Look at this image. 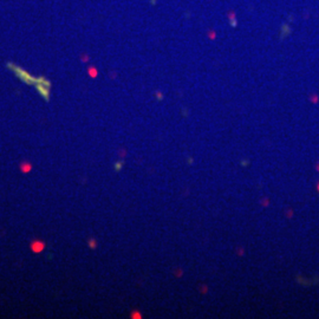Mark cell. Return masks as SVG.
<instances>
[{"instance_id":"cell-1","label":"cell","mask_w":319,"mask_h":319,"mask_svg":"<svg viewBox=\"0 0 319 319\" xmlns=\"http://www.w3.org/2000/svg\"><path fill=\"white\" fill-rule=\"evenodd\" d=\"M36 86H37V90L39 91V94L48 100L49 99L50 88H51V84H50L49 80H46L45 78H39L37 80V83H36Z\"/></svg>"},{"instance_id":"cell-2","label":"cell","mask_w":319,"mask_h":319,"mask_svg":"<svg viewBox=\"0 0 319 319\" xmlns=\"http://www.w3.org/2000/svg\"><path fill=\"white\" fill-rule=\"evenodd\" d=\"M10 66L12 68V70L17 74V76H18L23 82L27 83V84H36V83H37L38 78H34V77L30 76L27 72H25L24 70H22L20 68H17V66H13V65H10Z\"/></svg>"},{"instance_id":"cell-3","label":"cell","mask_w":319,"mask_h":319,"mask_svg":"<svg viewBox=\"0 0 319 319\" xmlns=\"http://www.w3.org/2000/svg\"><path fill=\"white\" fill-rule=\"evenodd\" d=\"M44 248H45V244H44L43 241H40V240H34V241L31 244V249H32V252H34V253H40Z\"/></svg>"},{"instance_id":"cell-4","label":"cell","mask_w":319,"mask_h":319,"mask_svg":"<svg viewBox=\"0 0 319 319\" xmlns=\"http://www.w3.org/2000/svg\"><path fill=\"white\" fill-rule=\"evenodd\" d=\"M31 169H32V166H31V163H28V162H24V163H22V166H20V170L23 173H30L31 172Z\"/></svg>"},{"instance_id":"cell-5","label":"cell","mask_w":319,"mask_h":319,"mask_svg":"<svg viewBox=\"0 0 319 319\" xmlns=\"http://www.w3.org/2000/svg\"><path fill=\"white\" fill-rule=\"evenodd\" d=\"M90 74H91V77H96V74H97V71L96 70H90Z\"/></svg>"},{"instance_id":"cell-6","label":"cell","mask_w":319,"mask_h":319,"mask_svg":"<svg viewBox=\"0 0 319 319\" xmlns=\"http://www.w3.org/2000/svg\"><path fill=\"white\" fill-rule=\"evenodd\" d=\"M90 246H91V247H95V241H94V242L91 241V242H90Z\"/></svg>"},{"instance_id":"cell-7","label":"cell","mask_w":319,"mask_h":319,"mask_svg":"<svg viewBox=\"0 0 319 319\" xmlns=\"http://www.w3.org/2000/svg\"><path fill=\"white\" fill-rule=\"evenodd\" d=\"M317 169H318V170H319V166H318V167H317Z\"/></svg>"},{"instance_id":"cell-8","label":"cell","mask_w":319,"mask_h":319,"mask_svg":"<svg viewBox=\"0 0 319 319\" xmlns=\"http://www.w3.org/2000/svg\"><path fill=\"white\" fill-rule=\"evenodd\" d=\"M318 190H319V184H318Z\"/></svg>"}]
</instances>
